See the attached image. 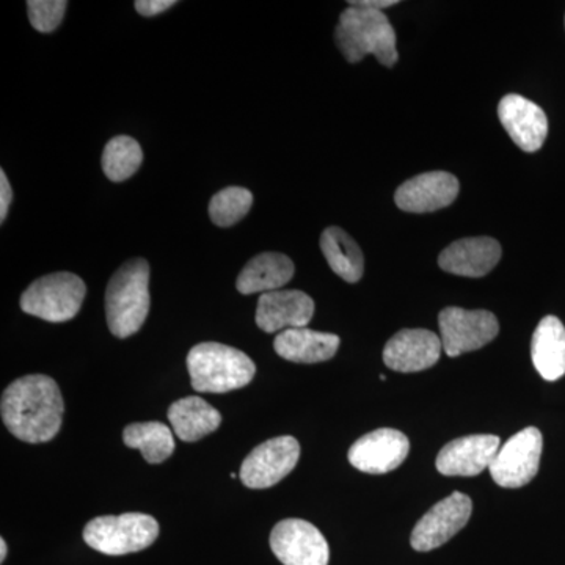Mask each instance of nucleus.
Returning <instances> with one entry per match:
<instances>
[{"instance_id":"obj_1","label":"nucleus","mask_w":565,"mask_h":565,"mask_svg":"<svg viewBox=\"0 0 565 565\" xmlns=\"http://www.w3.org/2000/svg\"><path fill=\"white\" fill-rule=\"evenodd\" d=\"M65 404L54 379L24 375L7 386L0 415L7 429L25 444H46L61 430Z\"/></svg>"},{"instance_id":"obj_2","label":"nucleus","mask_w":565,"mask_h":565,"mask_svg":"<svg viewBox=\"0 0 565 565\" xmlns=\"http://www.w3.org/2000/svg\"><path fill=\"white\" fill-rule=\"evenodd\" d=\"M334 41L349 63L362 62L370 54L386 68L399 61L396 32L381 10L349 6L334 29Z\"/></svg>"},{"instance_id":"obj_3","label":"nucleus","mask_w":565,"mask_h":565,"mask_svg":"<svg viewBox=\"0 0 565 565\" xmlns=\"http://www.w3.org/2000/svg\"><path fill=\"white\" fill-rule=\"evenodd\" d=\"M150 264L129 259L111 275L106 289V319L111 334L129 338L136 334L150 313Z\"/></svg>"},{"instance_id":"obj_4","label":"nucleus","mask_w":565,"mask_h":565,"mask_svg":"<svg viewBox=\"0 0 565 565\" xmlns=\"http://www.w3.org/2000/svg\"><path fill=\"white\" fill-rule=\"evenodd\" d=\"M192 388L199 393H228L253 381L256 366L239 349L221 343L193 345L188 355Z\"/></svg>"},{"instance_id":"obj_5","label":"nucleus","mask_w":565,"mask_h":565,"mask_svg":"<svg viewBox=\"0 0 565 565\" xmlns=\"http://www.w3.org/2000/svg\"><path fill=\"white\" fill-rule=\"evenodd\" d=\"M158 535L159 523L154 516L139 512L96 516L84 530L87 545L107 556L141 552L154 544Z\"/></svg>"},{"instance_id":"obj_6","label":"nucleus","mask_w":565,"mask_h":565,"mask_svg":"<svg viewBox=\"0 0 565 565\" xmlns=\"http://www.w3.org/2000/svg\"><path fill=\"white\" fill-rule=\"evenodd\" d=\"M85 282L70 273L44 275L33 281L21 297L24 313L47 322H66L76 318L84 303Z\"/></svg>"},{"instance_id":"obj_7","label":"nucleus","mask_w":565,"mask_h":565,"mask_svg":"<svg viewBox=\"0 0 565 565\" xmlns=\"http://www.w3.org/2000/svg\"><path fill=\"white\" fill-rule=\"evenodd\" d=\"M440 340L446 355H463L492 343L500 333L497 316L486 310L448 307L438 315Z\"/></svg>"},{"instance_id":"obj_8","label":"nucleus","mask_w":565,"mask_h":565,"mask_svg":"<svg viewBox=\"0 0 565 565\" xmlns=\"http://www.w3.org/2000/svg\"><path fill=\"white\" fill-rule=\"evenodd\" d=\"M544 438L537 427H526L501 446L490 465V475L504 489H520L533 481L541 465Z\"/></svg>"},{"instance_id":"obj_9","label":"nucleus","mask_w":565,"mask_h":565,"mask_svg":"<svg viewBox=\"0 0 565 565\" xmlns=\"http://www.w3.org/2000/svg\"><path fill=\"white\" fill-rule=\"evenodd\" d=\"M299 457V441L289 435L264 441L245 457L241 465V481L248 489H269L291 473Z\"/></svg>"},{"instance_id":"obj_10","label":"nucleus","mask_w":565,"mask_h":565,"mask_svg":"<svg viewBox=\"0 0 565 565\" xmlns=\"http://www.w3.org/2000/svg\"><path fill=\"white\" fill-rule=\"evenodd\" d=\"M269 542L282 565H329L330 548L326 537L305 520H281L270 533Z\"/></svg>"},{"instance_id":"obj_11","label":"nucleus","mask_w":565,"mask_h":565,"mask_svg":"<svg viewBox=\"0 0 565 565\" xmlns=\"http://www.w3.org/2000/svg\"><path fill=\"white\" fill-rule=\"evenodd\" d=\"M473 512V503L468 494L455 492L434 505L416 523L411 542L416 552H433L451 541L460 530L467 526Z\"/></svg>"},{"instance_id":"obj_12","label":"nucleus","mask_w":565,"mask_h":565,"mask_svg":"<svg viewBox=\"0 0 565 565\" xmlns=\"http://www.w3.org/2000/svg\"><path fill=\"white\" fill-rule=\"evenodd\" d=\"M411 441L396 429H377L363 435L349 449V462L370 475H385L404 463Z\"/></svg>"},{"instance_id":"obj_13","label":"nucleus","mask_w":565,"mask_h":565,"mask_svg":"<svg viewBox=\"0 0 565 565\" xmlns=\"http://www.w3.org/2000/svg\"><path fill=\"white\" fill-rule=\"evenodd\" d=\"M315 315V302L308 294L280 289L263 294L256 307V326L266 333L303 329Z\"/></svg>"},{"instance_id":"obj_14","label":"nucleus","mask_w":565,"mask_h":565,"mask_svg":"<svg viewBox=\"0 0 565 565\" xmlns=\"http://www.w3.org/2000/svg\"><path fill=\"white\" fill-rule=\"evenodd\" d=\"M440 337L424 329H405L394 334L384 349V362L397 373H419L440 360Z\"/></svg>"},{"instance_id":"obj_15","label":"nucleus","mask_w":565,"mask_h":565,"mask_svg":"<svg viewBox=\"0 0 565 565\" xmlns=\"http://www.w3.org/2000/svg\"><path fill=\"white\" fill-rule=\"evenodd\" d=\"M460 184L455 174L427 172L405 181L396 193L397 207L412 214H426L448 207L459 195Z\"/></svg>"},{"instance_id":"obj_16","label":"nucleus","mask_w":565,"mask_h":565,"mask_svg":"<svg viewBox=\"0 0 565 565\" xmlns=\"http://www.w3.org/2000/svg\"><path fill=\"white\" fill-rule=\"evenodd\" d=\"M498 117L520 150H541L548 136V118L537 104L512 93L498 104Z\"/></svg>"},{"instance_id":"obj_17","label":"nucleus","mask_w":565,"mask_h":565,"mask_svg":"<svg viewBox=\"0 0 565 565\" xmlns=\"http://www.w3.org/2000/svg\"><path fill=\"white\" fill-rule=\"evenodd\" d=\"M500 448L497 435H468L446 445L438 452L435 465L438 473L444 476L471 478L490 468Z\"/></svg>"},{"instance_id":"obj_18","label":"nucleus","mask_w":565,"mask_h":565,"mask_svg":"<svg viewBox=\"0 0 565 565\" xmlns=\"http://www.w3.org/2000/svg\"><path fill=\"white\" fill-rule=\"evenodd\" d=\"M501 255V245L492 237H467L448 245L438 256V266L459 277L481 278L492 273Z\"/></svg>"},{"instance_id":"obj_19","label":"nucleus","mask_w":565,"mask_h":565,"mask_svg":"<svg viewBox=\"0 0 565 565\" xmlns=\"http://www.w3.org/2000/svg\"><path fill=\"white\" fill-rule=\"evenodd\" d=\"M340 337L308 329H291L278 333L274 349L281 359L292 363L313 364L333 359L340 348Z\"/></svg>"},{"instance_id":"obj_20","label":"nucleus","mask_w":565,"mask_h":565,"mask_svg":"<svg viewBox=\"0 0 565 565\" xmlns=\"http://www.w3.org/2000/svg\"><path fill=\"white\" fill-rule=\"evenodd\" d=\"M294 273L296 267L288 256L275 252L262 253L245 264L237 277L236 288L244 296L280 291L286 282L292 280Z\"/></svg>"},{"instance_id":"obj_21","label":"nucleus","mask_w":565,"mask_h":565,"mask_svg":"<svg viewBox=\"0 0 565 565\" xmlns=\"http://www.w3.org/2000/svg\"><path fill=\"white\" fill-rule=\"evenodd\" d=\"M531 355L537 373L548 382L565 375V327L556 316L539 322L531 343Z\"/></svg>"},{"instance_id":"obj_22","label":"nucleus","mask_w":565,"mask_h":565,"mask_svg":"<svg viewBox=\"0 0 565 565\" xmlns=\"http://www.w3.org/2000/svg\"><path fill=\"white\" fill-rule=\"evenodd\" d=\"M169 419L174 435L188 444L202 440L222 424L221 412L199 396L182 397L170 405Z\"/></svg>"},{"instance_id":"obj_23","label":"nucleus","mask_w":565,"mask_h":565,"mask_svg":"<svg viewBox=\"0 0 565 565\" xmlns=\"http://www.w3.org/2000/svg\"><path fill=\"white\" fill-rule=\"evenodd\" d=\"M321 250L330 269L348 282L362 280L364 273L363 252L344 230L330 226L321 236Z\"/></svg>"},{"instance_id":"obj_24","label":"nucleus","mask_w":565,"mask_h":565,"mask_svg":"<svg viewBox=\"0 0 565 565\" xmlns=\"http://www.w3.org/2000/svg\"><path fill=\"white\" fill-rule=\"evenodd\" d=\"M128 448L139 449L148 463H162L173 455L174 438L169 426L158 422L134 423L122 430Z\"/></svg>"},{"instance_id":"obj_25","label":"nucleus","mask_w":565,"mask_h":565,"mask_svg":"<svg viewBox=\"0 0 565 565\" xmlns=\"http://www.w3.org/2000/svg\"><path fill=\"white\" fill-rule=\"evenodd\" d=\"M143 162L139 141L129 136L114 137L103 151V172L114 182L131 178Z\"/></svg>"},{"instance_id":"obj_26","label":"nucleus","mask_w":565,"mask_h":565,"mask_svg":"<svg viewBox=\"0 0 565 565\" xmlns=\"http://www.w3.org/2000/svg\"><path fill=\"white\" fill-rule=\"evenodd\" d=\"M253 204V195L248 189L233 188L223 189L215 193L210 203L211 221L222 228L236 225L248 214Z\"/></svg>"},{"instance_id":"obj_27","label":"nucleus","mask_w":565,"mask_h":565,"mask_svg":"<svg viewBox=\"0 0 565 565\" xmlns=\"http://www.w3.org/2000/svg\"><path fill=\"white\" fill-rule=\"evenodd\" d=\"M66 7H68V2L65 0H29V21L35 31L54 32L62 24Z\"/></svg>"},{"instance_id":"obj_28","label":"nucleus","mask_w":565,"mask_h":565,"mask_svg":"<svg viewBox=\"0 0 565 565\" xmlns=\"http://www.w3.org/2000/svg\"><path fill=\"white\" fill-rule=\"evenodd\" d=\"M177 6L174 0H137L134 3L136 7L137 13H140L141 17H156V14H161L163 11L172 9V7Z\"/></svg>"},{"instance_id":"obj_29","label":"nucleus","mask_w":565,"mask_h":565,"mask_svg":"<svg viewBox=\"0 0 565 565\" xmlns=\"http://www.w3.org/2000/svg\"><path fill=\"white\" fill-rule=\"evenodd\" d=\"M11 200H13V191H11L9 178L2 170L0 172V222L2 223L6 222L7 214H9Z\"/></svg>"},{"instance_id":"obj_30","label":"nucleus","mask_w":565,"mask_h":565,"mask_svg":"<svg viewBox=\"0 0 565 565\" xmlns=\"http://www.w3.org/2000/svg\"><path fill=\"white\" fill-rule=\"evenodd\" d=\"M396 0H351L349 6H360L367 7V9L381 10L392 9V7L396 6Z\"/></svg>"},{"instance_id":"obj_31","label":"nucleus","mask_w":565,"mask_h":565,"mask_svg":"<svg viewBox=\"0 0 565 565\" xmlns=\"http://www.w3.org/2000/svg\"><path fill=\"white\" fill-rule=\"evenodd\" d=\"M7 552H9V550H7L6 539H0V563L6 561Z\"/></svg>"}]
</instances>
